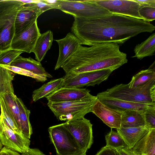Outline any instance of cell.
I'll return each instance as SVG.
<instances>
[{
    "label": "cell",
    "instance_id": "3",
    "mask_svg": "<svg viewBox=\"0 0 155 155\" xmlns=\"http://www.w3.org/2000/svg\"><path fill=\"white\" fill-rule=\"evenodd\" d=\"M97 98H107L148 104H155V78L140 87L130 88L127 84L116 85L98 93Z\"/></svg>",
    "mask_w": 155,
    "mask_h": 155
},
{
    "label": "cell",
    "instance_id": "22",
    "mask_svg": "<svg viewBox=\"0 0 155 155\" xmlns=\"http://www.w3.org/2000/svg\"><path fill=\"white\" fill-rule=\"evenodd\" d=\"M143 112L127 110L122 112L120 127H135L146 125Z\"/></svg>",
    "mask_w": 155,
    "mask_h": 155
},
{
    "label": "cell",
    "instance_id": "29",
    "mask_svg": "<svg viewBox=\"0 0 155 155\" xmlns=\"http://www.w3.org/2000/svg\"><path fill=\"white\" fill-rule=\"evenodd\" d=\"M0 96L6 103L20 130L19 111L16 100L17 97L15 93L6 94Z\"/></svg>",
    "mask_w": 155,
    "mask_h": 155
},
{
    "label": "cell",
    "instance_id": "38",
    "mask_svg": "<svg viewBox=\"0 0 155 155\" xmlns=\"http://www.w3.org/2000/svg\"><path fill=\"white\" fill-rule=\"evenodd\" d=\"M21 155H46L37 148H30L27 151L21 153Z\"/></svg>",
    "mask_w": 155,
    "mask_h": 155
},
{
    "label": "cell",
    "instance_id": "23",
    "mask_svg": "<svg viewBox=\"0 0 155 155\" xmlns=\"http://www.w3.org/2000/svg\"><path fill=\"white\" fill-rule=\"evenodd\" d=\"M64 82L63 78L52 80L35 90L32 93V99L36 102L39 99L50 95L62 87Z\"/></svg>",
    "mask_w": 155,
    "mask_h": 155
},
{
    "label": "cell",
    "instance_id": "34",
    "mask_svg": "<svg viewBox=\"0 0 155 155\" xmlns=\"http://www.w3.org/2000/svg\"><path fill=\"white\" fill-rule=\"evenodd\" d=\"M139 13L143 20L147 22L153 21L155 19V7L140 5Z\"/></svg>",
    "mask_w": 155,
    "mask_h": 155
},
{
    "label": "cell",
    "instance_id": "25",
    "mask_svg": "<svg viewBox=\"0 0 155 155\" xmlns=\"http://www.w3.org/2000/svg\"><path fill=\"white\" fill-rule=\"evenodd\" d=\"M135 55L132 58L142 59L147 56L155 55V33L152 34L147 39L140 44L137 45L134 49Z\"/></svg>",
    "mask_w": 155,
    "mask_h": 155
},
{
    "label": "cell",
    "instance_id": "15",
    "mask_svg": "<svg viewBox=\"0 0 155 155\" xmlns=\"http://www.w3.org/2000/svg\"><path fill=\"white\" fill-rule=\"evenodd\" d=\"M90 92L86 88L62 87L46 98L52 102L75 101L88 97L91 95Z\"/></svg>",
    "mask_w": 155,
    "mask_h": 155
},
{
    "label": "cell",
    "instance_id": "10",
    "mask_svg": "<svg viewBox=\"0 0 155 155\" xmlns=\"http://www.w3.org/2000/svg\"><path fill=\"white\" fill-rule=\"evenodd\" d=\"M0 141L4 147L19 153H23L30 148V139L18 134L5 124L0 115Z\"/></svg>",
    "mask_w": 155,
    "mask_h": 155
},
{
    "label": "cell",
    "instance_id": "28",
    "mask_svg": "<svg viewBox=\"0 0 155 155\" xmlns=\"http://www.w3.org/2000/svg\"><path fill=\"white\" fill-rule=\"evenodd\" d=\"M0 106L1 114L6 125L16 133L22 134L18 128L6 103L1 96H0Z\"/></svg>",
    "mask_w": 155,
    "mask_h": 155
},
{
    "label": "cell",
    "instance_id": "12",
    "mask_svg": "<svg viewBox=\"0 0 155 155\" xmlns=\"http://www.w3.org/2000/svg\"><path fill=\"white\" fill-rule=\"evenodd\" d=\"M112 14L143 20L139 13L140 4L135 0H93ZM144 21V20H143Z\"/></svg>",
    "mask_w": 155,
    "mask_h": 155
},
{
    "label": "cell",
    "instance_id": "30",
    "mask_svg": "<svg viewBox=\"0 0 155 155\" xmlns=\"http://www.w3.org/2000/svg\"><path fill=\"white\" fill-rule=\"evenodd\" d=\"M106 146L116 150L124 148L127 145L121 137L117 132L111 129L105 136Z\"/></svg>",
    "mask_w": 155,
    "mask_h": 155
},
{
    "label": "cell",
    "instance_id": "27",
    "mask_svg": "<svg viewBox=\"0 0 155 155\" xmlns=\"http://www.w3.org/2000/svg\"><path fill=\"white\" fill-rule=\"evenodd\" d=\"M12 71L0 66V96L14 93L12 84L14 75Z\"/></svg>",
    "mask_w": 155,
    "mask_h": 155
},
{
    "label": "cell",
    "instance_id": "36",
    "mask_svg": "<svg viewBox=\"0 0 155 155\" xmlns=\"http://www.w3.org/2000/svg\"><path fill=\"white\" fill-rule=\"evenodd\" d=\"M95 155H121L116 150L106 146L102 147Z\"/></svg>",
    "mask_w": 155,
    "mask_h": 155
},
{
    "label": "cell",
    "instance_id": "42",
    "mask_svg": "<svg viewBox=\"0 0 155 155\" xmlns=\"http://www.w3.org/2000/svg\"><path fill=\"white\" fill-rule=\"evenodd\" d=\"M74 155H86V153H79L77 154Z\"/></svg>",
    "mask_w": 155,
    "mask_h": 155
},
{
    "label": "cell",
    "instance_id": "31",
    "mask_svg": "<svg viewBox=\"0 0 155 155\" xmlns=\"http://www.w3.org/2000/svg\"><path fill=\"white\" fill-rule=\"evenodd\" d=\"M22 7L34 12L38 17L47 10L55 9L54 4L49 3L46 0H37L36 2L34 3L24 4Z\"/></svg>",
    "mask_w": 155,
    "mask_h": 155
},
{
    "label": "cell",
    "instance_id": "4",
    "mask_svg": "<svg viewBox=\"0 0 155 155\" xmlns=\"http://www.w3.org/2000/svg\"><path fill=\"white\" fill-rule=\"evenodd\" d=\"M97 100L96 96L91 95L80 100L61 102L48 101L47 104L57 119L69 121L84 117L92 112V107Z\"/></svg>",
    "mask_w": 155,
    "mask_h": 155
},
{
    "label": "cell",
    "instance_id": "6",
    "mask_svg": "<svg viewBox=\"0 0 155 155\" xmlns=\"http://www.w3.org/2000/svg\"><path fill=\"white\" fill-rule=\"evenodd\" d=\"M48 131L51 141L54 146L57 155H74L84 153L63 123L49 127Z\"/></svg>",
    "mask_w": 155,
    "mask_h": 155
},
{
    "label": "cell",
    "instance_id": "18",
    "mask_svg": "<svg viewBox=\"0 0 155 155\" xmlns=\"http://www.w3.org/2000/svg\"><path fill=\"white\" fill-rule=\"evenodd\" d=\"M150 129L146 125L135 127H120L117 130V132L121 137L127 147L129 148H132Z\"/></svg>",
    "mask_w": 155,
    "mask_h": 155
},
{
    "label": "cell",
    "instance_id": "8",
    "mask_svg": "<svg viewBox=\"0 0 155 155\" xmlns=\"http://www.w3.org/2000/svg\"><path fill=\"white\" fill-rule=\"evenodd\" d=\"M114 71L110 69L88 71L76 74H67L63 78L62 87L81 88L94 86L106 81Z\"/></svg>",
    "mask_w": 155,
    "mask_h": 155
},
{
    "label": "cell",
    "instance_id": "33",
    "mask_svg": "<svg viewBox=\"0 0 155 155\" xmlns=\"http://www.w3.org/2000/svg\"><path fill=\"white\" fill-rule=\"evenodd\" d=\"M0 66L8 69L14 73L32 78L37 81L44 82L47 80V78L46 77L37 75L20 68L2 65H0Z\"/></svg>",
    "mask_w": 155,
    "mask_h": 155
},
{
    "label": "cell",
    "instance_id": "26",
    "mask_svg": "<svg viewBox=\"0 0 155 155\" xmlns=\"http://www.w3.org/2000/svg\"><path fill=\"white\" fill-rule=\"evenodd\" d=\"M155 78L154 62L147 69L142 70L133 76L130 83L127 84L130 88L141 86Z\"/></svg>",
    "mask_w": 155,
    "mask_h": 155
},
{
    "label": "cell",
    "instance_id": "43",
    "mask_svg": "<svg viewBox=\"0 0 155 155\" xmlns=\"http://www.w3.org/2000/svg\"><path fill=\"white\" fill-rule=\"evenodd\" d=\"M2 146H3V145L0 141V150H1V149L2 148Z\"/></svg>",
    "mask_w": 155,
    "mask_h": 155
},
{
    "label": "cell",
    "instance_id": "40",
    "mask_svg": "<svg viewBox=\"0 0 155 155\" xmlns=\"http://www.w3.org/2000/svg\"><path fill=\"white\" fill-rule=\"evenodd\" d=\"M140 5L155 7V0H135Z\"/></svg>",
    "mask_w": 155,
    "mask_h": 155
},
{
    "label": "cell",
    "instance_id": "35",
    "mask_svg": "<svg viewBox=\"0 0 155 155\" xmlns=\"http://www.w3.org/2000/svg\"><path fill=\"white\" fill-rule=\"evenodd\" d=\"M143 114L146 125L150 129H155V106L145 110Z\"/></svg>",
    "mask_w": 155,
    "mask_h": 155
},
{
    "label": "cell",
    "instance_id": "44",
    "mask_svg": "<svg viewBox=\"0 0 155 155\" xmlns=\"http://www.w3.org/2000/svg\"><path fill=\"white\" fill-rule=\"evenodd\" d=\"M0 155H2V152L0 150Z\"/></svg>",
    "mask_w": 155,
    "mask_h": 155
},
{
    "label": "cell",
    "instance_id": "2",
    "mask_svg": "<svg viewBox=\"0 0 155 155\" xmlns=\"http://www.w3.org/2000/svg\"><path fill=\"white\" fill-rule=\"evenodd\" d=\"M127 54L113 43H96L90 47L80 45L61 67L66 74H76L104 69L114 71L127 63Z\"/></svg>",
    "mask_w": 155,
    "mask_h": 155
},
{
    "label": "cell",
    "instance_id": "17",
    "mask_svg": "<svg viewBox=\"0 0 155 155\" xmlns=\"http://www.w3.org/2000/svg\"><path fill=\"white\" fill-rule=\"evenodd\" d=\"M98 100L108 107L122 112L127 110L143 111L154 104H148L107 98H97Z\"/></svg>",
    "mask_w": 155,
    "mask_h": 155
},
{
    "label": "cell",
    "instance_id": "41",
    "mask_svg": "<svg viewBox=\"0 0 155 155\" xmlns=\"http://www.w3.org/2000/svg\"><path fill=\"white\" fill-rule=\"evenodd\" d=\"M19 1L22 2L24 4L31 3L35 2L37 0H18Z\"/></svg>",
    "mask_w": 155,
    "mask_h": 155
},
{
    "label": "cell",
    "instance_id": "39",
    "mask_svg": "<svg viewBox=\"0 0 155 155\" xmlns=\"http://www.w3.org/2000/svg\"><path fill=\"white\" fill-rule=\"evenodd\" d=\"M0 151L2 155H21L19 153L5 147H2Z\"/></svg>",
    "mask_w": 155,
    "mask_h": 155
},
{
    "label": "cell",
    "instance_id": "13",
    "mask_svg": "<svg viewBox=\"0 0 155 155\" xmlns=\"http://www.w3.org/2000/svg\"><path fill=\"white\" fill-rule=\"evenodd\" d=\"M59 46V55L54 70L61 67L65 62L76 51L81 41L74 34L68 33L64 38L55 40Z\"/></svg>",
    "mask_w": 155,
    "mask_h": 155
},
{
    "label": "cell",
    "instance_id": "24",
    "mask_svg": "<svg viewBox=\"0 0 155 155\" xmlns=\"http://www.w3.org/2000/svg\"><path fill=\"white\" fill-rule=\"evenodd\" d=\"M16 100L19 111L20 130L24 136L30 139L32 134V128L29 120L30 111L21 99L17 97Z\"/></svg>",
    "mask_w": 155,
    "mask_h": 155
},
{
    "label": "cell",
    "instance_id": "11",
    "mask_svg": "<svg viewBox=\"0 0 155 155\" xmlns=\"http://www.w3.org/2000/svg\"><path fill=\"white\" fill-rule=\"evenodd\" d=\"M41 34L36 20L25 29L14 35L11 49L28 53L33 52Z\"/></svg>",
    "mask_w": 155,
    "mask_h": 155
},
{
    "label": "cell",
    "instance_id": "20",
    "mask_svg": "<svg viewBox=\"0 0 155 155\" xmlns=\"http://www.w3.org/2000/svg\"><path fill=\"white\" fill-rule=\"evenodd\" d=\"M53 40V33L51 30L41 34L33 51L38 61L41 62L44 58L47 52L50 49Z\"/></svg>",
    "mask_w": 155,
    "mask_h": 155
},
{
    "label": "cell",
    "instance_id": "14",
    "mask_svg": "<svg viewBox=\"0 0 155 155\" xmlns=\"http://www.w3.org/2000/svg\"><path fill=\"white\" fill-rule=\"evenodd\" d=\"M92 112L111 128H120L122 112L108 107L98 99L92 107Z\"/></svg>",
    "mask_w": 155,
    "mask_h": 155
},
{
    "label": "cell",
    "instance_id": "32",
    "mask_svg": "<svg viewBox=\"0 0 155 155\" xmlns=\"http://www.w3.org/2000/svg\"><path fill=\"white\" fill-rule=\"evenodd\" d=\"M23 52L11 49L1 52L0 65L10 66L12 62Z\"/></svg>",
    "mask_w": 155,
    "mask_h": 155
},
{
    "label": "cell",
    "instance_id": "7",
    "mask_svg": "<svg viewBox=\"0 0 155 155\" xmlns=\"http://www.w3.org/2000/svg\"><path fill=\"white\" fill-rule=\"evenodd\" d=\"M24 4L18 0L0 14V51L11 49L15 34V22L17 12Z\"/></svg>",
    "mask_w": 155,
    "mask_h": 155
},
{
    "label": "cell",
    "instance_id": "16",
    "mask_svg": "<svg viewBox=\"0 0 155 155\" xmlns=\"http://www.w3.org/2000/svg\"><path fill=\"white\" fill-rule=\"evenodd\" d=\"M127 148L132 155H155V129H150L132 148Z\"/></svg>",
    "mask_w": 155,
    "mask_h": 155
},
{
    "label": "cell",
    "instance_id": "45",
    "mask_svg": "<svg viewBox=\"0 0 155 155\" xmlns=\"http://www.w3.org/2000/svg\"><path fill=\"white\" fill-rule=\"evenodd\" d=\"M0 52H1V51H0Z\"/></svg>",
    "mask_w": 155,
    "mask_h": 155
},
{
    "label": "cell",
    "instance_id": "1",
    "mask_svg": "<svg viewBox=\"0 0 155 155\" xmlns=\"http://www.w3.org/2000/svg\"><path fill=\"white\" fill-rule=\"evenodd\" d=\"M71 30L82 45L124 44L142 32L151 33L155 27L143 20L115 14L96 18L74 17Z\"/></svg>",
    "mask_w": 155,
    "mask_h": 155
},
{
    "label": "cell",
    "instance_id": "19",
    "mask_svg": "<svg viewBox=\"0 0 155 155\" xmlns=\"http://www.w3.org/2000/svg\"><path fill=\"white\" fill-rule=\"evenodd\" d=\"M10 66L23 68L37 75L52 78V76L46 71L40 62L35 61L30 57L25 58L20 55Z\"/></svg>",
    "mask_w": 155,
    "mask_h": 155
},
{
    "label": "cell",
    "instance_id": "21",
    "mask_svg": "<svg viewBox=\"0 0 155 155\" xmlns=\"http://www.w3.org/2000/svg\"><path fill=\"white\" fill-rule=\"evenodd\" d=\"M38 17L36 13L21 6L17 12L15 20V35L25 29L37 20Z\"/></svg>",
    "mask_w": 155,
    "mask_h": 155
},
{
    "label": "cell",
    "instance_id": "5",
    "mask_svg": "<svg viewBox=\"0 0 155 155\" xmlns=\"http://www.w3.org/2000/svg\"><path fill=\"white\" fill-rule=\"evenodd\" d=\"M55 9L72 15L74 17L96 18L112 13L93 0L83 1L58 0L54 4Z\"/></svg>",
    "mask_w": 155,
    "mask_h": 155
},
{
    "label": "cell",
    "instance_id": "37",
    "mask_svg": "<svg viewBox=\"0 0 155 155\" xmlns=\"http://www.w3.org/2000/svg\"><path fill=\"white\" fill-rule=\"evenodd\" d=\"M15 0H0V14L12 4Z\"/></svg>",
    "mask_w": 155,
    "mask_h": 155
},
{
    "label": "cell",
    "instance_id": "9",
    "mask_svg": "<svg viewBox=\"0 0 155 155\" xmlns=\"http://www.w3.org/2000/svg\"><path fill=\"white\" fill-rule=\"evenodd\" d=\"M63 124L74 138L81 151L86 153L93 142L92 124L90 120L84 117Z\"/></svg>",
    "mask_w": 155,
    "mask_h": 155
}]
</instances>
